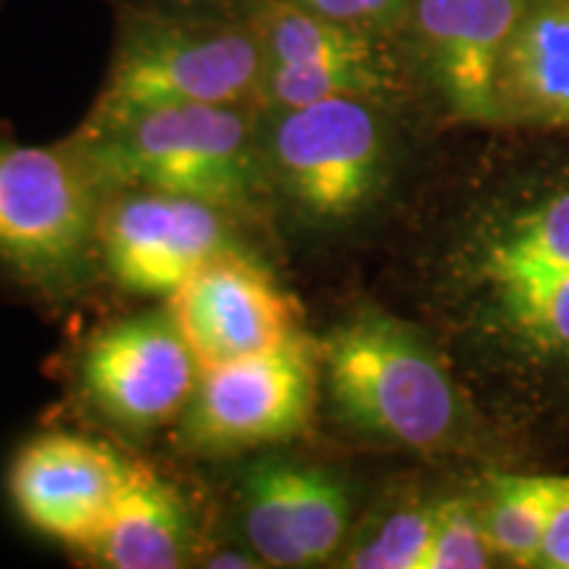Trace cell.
<instances>
[{
    "label": "cell",
    "instance_id": "obj_12",
    "mask_svg": "<svg viewBox=\"0 0 569 569\" xmlns=\"http://www.w3.org/2000/svg\"><path fill=\"white\" fill-rule=\"evenodd\" d=\"M525 0H411L407 17L427 80L457 119L498 122L496 69Z\"/></svg>",
    "mask_w": 569,
    "mask_h": 569
},
{
    "label": "cell",
    "instance_id": "obj_5",
    "mask_svg": "<svg viewBox=\"0 0 569 569\" xmlns=\"http://www.w3.org/2000/svg\"><path fill=\"white\" fill-rule=\"evenodd\" d=\"M375 101H327L272 111L261 138L282 196L317 222H340L372 201L388 167V140Z\"/></svg>",
    "mask_w": 569,
    "mask_h": 569
},
{
    "label": "cell",
    "instance_id": "obj_15",
    "mask_svg": "<svg viewBox=\"0 0 569 569\" xmlns=\"http://www.w3.org/2000/svg\"><path fill=\"white\" fill-rule=\"evenodd\" d=\"M478 272L493 293L569 274V188L498 227L482 243Z\"/></svg>",
    "mask_w": 569,
    "mask_h": 569
},
{
    "label": "cell",
    "instance_id": "obj_21",
    "mask_svg": "<svg viewBox=\"0 0 569 569\" xmlns=\"http://www.w3.org/2000/svg\"><path fill=\"white\" fill-rule=\"evenodd\" d=\"M493 559L498 557L488 538L478 498L451 496L436 501V522L425 569H486L493 565Z\"/></svg>",
    "mask_w": 569,
    "mask_h": 569
},
{
    "label": "cell",
    "instance_id": "obj_7",
    "mask_svg": "<svg viewBox=\"0 0 569 569\" xmlns=\"http://www.w3.org/2000/svg\"><path fill=\"white\" fill-rule=\"evenodd\" d=\"M234 246L230 213L193 198L122 190L98 217L106 272L134 296L169 298Z\"/></svg>",
    "mask_w": 569,
    "mask_h": 569
},
{
    "label": "cell",
    "instance_id": "obj_6",
    "mask_svg": "<svg viewBox=\"0 0 569 569\" xmlns=\"http://www.w3.org/2000/svg\"><path fill=\"white\" fill-rule=\"evenodd\" d=\"M319 377V343L306 332L269 351L206 369L180 415V446L211 457L303 436L315 417Z\"/></svg>",
    "mask_w": 569,
    "mask_h": 569
},
{
    "label": "cell",
    "instance_id": "obj_10",
    "mask_svg": "<svg viewBox=\"0 0 569 569\" xmlns=\"http://www.w3.org/2000/svg\"><path fill=\"white\" fill-rule=\"evenodd\" d=\"M198 377L201 367L169 311L109 325L82 359V386L92 407L134 432L180 419Z\"/></svg>",
    "mask_w": 569,
    "mask_h": 569
},
{
    "label": "cell",
    "instance_id": "obj_16",
    "mask_svg": "<svg viewBox=\"0 0 569 569\" xmlns=\"http://www.w3.org/2000/svg\"><path fill=\"white\" fill-rule=\"evenodd\" d=\"M251 27L267 67H309L382 56L369 30L325 17L296 0H264Z\"/></svg>",
    "mask_w": 569,
    "mask_h": 569
},
{
    "label": "cell",
    "instance_id": "obj_4",
    "mask_svg": "<svg viewBox=\"0 0 569 569\" xmlns=\"http://www.w3.org/2000/svg\"><path fill=\"white\" fill-rule=\"evenodd\" d=\"M264 69L253 27L142 19L119 40L80 134L163 106L248 103L259 98Z\"/></svg>",
    "mask_w": 569,
    "mask_h": 569
},
{
    "label": "cell",
    "instance_id": "obj_14",
    "mask_svg": "<svg viewBox=\"0 0 569 569\" xmlns=\"http://www.w3.org/2000/svg\"><path fill=\"white\" fill-rule=\"evenodd\" d=\"M193 543V511L184 496L140 465L101 536L82 553L106 569H177L188 565Z\"/></svg>",
    "mask_w": 569,
    "mask_h": 569
},
{
    "label": "cell",
    "instance_id": "obj_3",
    "mask_svg": "<svg viewBox=\"0 0 569 569\" xmlns=\"http://www.w3.org/2000/svg\"><path fill=\"white\" fill-rule=\"evenodd\" d=\"M98 190L71 142L0 134V280L38 298L69 293L98 243Z\"/></svg>",
    "mask_w": 569,
    "mask_h": 569
},
{
    "label": "cell",
    "instance_id": "obj_20",
    "mask_svg": "<svg viewBox=\"0 0 569 569\" xmlns=\"http://www.w3.org/2000/svg\"><path fill=\"white\" fill-rule=\"evenodd\" d=\"M511 336L549 356H569V274L493 293Z\"/></svg>",
    "mask_w": 569,
    "mask_h": 569
},
{
    "label": "cell",
    "instance_id": "obj_1",
    "mask_svg": "<svg viewBox=\"0 0 569 569\" xmlns=\"http://www.w3.org/2000/svg\"><path fill=\"white\" fill-rule=\"evenodd\" d=\"M69 142L98 188L156 190L224 213L253 209L267 172L246 103L163 106Z\"/></svg>",
    "mask_w": 569,
    "mask_h": 569
},
{
    "label": "cell",
    "instance_id": "obj_17",
    "mask_svg": "<svg viewBox=\"0 0 569 569\" xmlns=\"http://www.w3.org/2000/svg\"><path fill=\"white\" fill-rule=\"evenodd\" d=\"M561 493L553 475H496L480 509L498 559L511 567H540L546 536Z\"/></svg>",
    "mask_w": 569,
    "mask_h": 569
},
{
    "label": "cell",
    "instance_id": "obj_18",
    "mask_svg": "<svg viewBox=\"0 0 569 569\" xmlns=\"http://www.w3.org/2000/svg\"><path fill=\"white\" fill-rule=\"evenodd\" d=\"M393 90L386 59L330 61L309 67H267L259 98L269 111L327 101V98H365L377 101Z\"/></svg>",
    "mask_w": 569,
    "mask_h": 569
},
{
    "label": "cell",
    "instance_id": "obj_22",
    "mask_svg": "<svg viewBox=\"0 0 569 569\" xmlns=\"http://www.w3.org/2000/svg\"><path fill=\"white\" fill-rule=\"evenodd\" d=\"M296 3L361 30H372V27L403 21L411 0H296Z\"/></svg>",
    "mask_w": 569,
    "mask_h": 569
},
{
    "label": "cell",
    "instance_id": "obj_23",
    "mask_svg": "<svg viewBox=\"0 0 569 569\" xmlns=\"http://www.w3.org/2000/svg\"><path fill=\"white\" fill-rule=\"evenodd\" d=\"M540 567L569 569V478H561L559 503L540 553Z\"/></svg>",
    "mask_w": 569,
    "mask_h": 569
},
{
    "label": "cell",
    "instance_id": "obj_9",
    "mask_svg": "<svg viewBox=\"0 0 569 569\" xmlns=\"http://www.w3.org/2000/svg\"><path fill=\"white\" fill-rule=\"evenodd\" d=\"M138 467L98 440L42 432L13 457L9 496L34 532L84 551L101 536Z\"/></svg>",
    "mask_w": 569,
    "mask_h": 569
},
{
    "label": "cell",
    "instance_id": "obj_11",
    "mask_svg": "<svg viewBox=\"0 0 569 569\" xmlns=\"http://www.w3.org/2000/svg\"><path fill=\"white\" fill-rule=\"evenodd\" d=\"M240 522L264 567H319L346 546L351 498L330 469L259 461L240 486Z\"/></svg>",
    "mask_w": 569,
    "mask_h": 569
},
{
    "label": "cell",
    "instance_id": "obj_2",
    "mask_svg": "<svg viewBox=\"0 0 569 569\" xmlns=\"http://www.w3.org/2000/svg\"><path fill=\"white\" fill-rule=\"evenodd\" d=\"M319 361L332 407L353 430L419 453L457 438V388L411 325L359 311L319 343Z\"/></svg>",
    "mask_w": 569,
    "mask_h": 569
},
{
    "label": "cell",
    "instance_id": "obj_24",
    "mask_svg": "<svg viewBox=\"0 0 569 569\" xmlns=\"http://www.w3.org/2000/svg\"><path fill=\"white\" fill-rule=\"evenodd\" d=\"M253 559H259L253 551L251 553H217V557L209 561V567H264L261 561H253Z\"/></svg>",
    "mask_w": 569,
    "mask_h": 569
},
{
    "label": "cell",
    "instance_id": "obj_13",
    "mask_svg": "<svg viewBox=\"0 0 569 569\" xmlns=\"http://www.w3.org/2000/svg\"><path fill=\"white\" fill-rule=\"evenodd\" d=\"M498 122L569 130V0H525L496 69Z\"/></svg>",
    "mask_w": 569,
    "mask_h": 569
},
{
    "label": "cell",
    "instance_id": "obj_19",
    "mask_svg": "<svg viewBox=\"0 0 569 569\" xmlns=\"http://www.w3.org/2000/svg\"><path fill=\"white\" fill-rule=\"evenodd\" d=\"M432 522L436 501L390 509L382 517L369 519L367 528L348 543L338 565L351 569H425Z\"/></svg>",
    "mask_w": 569,
    "mask_h": 569
},
{
    "label": "cell",
    "instance_id": "obj_8",
    "mask_svg": "<svg viewBox=\"0 0 569 569\" xmlns=\"http://www.w3.org/2000/svg\"><path fill=\"white\" fill-rule=\"evenodd\" d=\"M169 315L201 372L301 336V309L272 269L234 246L169 296Z\"/></svg>",
    "mask_w": 569,
    "mask_h": 569
}]
</instances>
